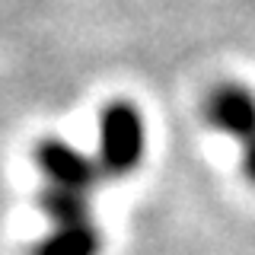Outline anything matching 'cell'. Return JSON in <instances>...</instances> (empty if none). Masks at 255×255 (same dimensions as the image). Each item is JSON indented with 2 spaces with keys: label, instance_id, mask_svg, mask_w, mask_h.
Returning a JSON list of instances; mask_svg holds the SVG:
<instances>
[{
  "label": "cell",
  "instance_id": "obj_2",
  "mask_svg": "<svg viewBox=\"0 0 255 255\" xmlns=\"http://www.w3.org/2000/svg\"><path fill=\"white\" fill-rule=\"evenodd\" d=\"M143 156V118L131 102H112L99 118V166L109 179L137 169Z\"/></svg>",
  "mask_w": 255,
  "mask_h": 255
},
{
  "label": "cell",
  "instance_id": "obj_1",
  "mask_svg": "<svg viewBox=\"0 0 255 255\" xmlns=\"http://www.w3.org/2000/svg\"><path fill=\"white\" fill-rule=\"evenodd\" d=\"M38 169L45 179L42 207L54 223L51 233L96 230L90 214V191L99 185V179H109L99 159H90L64 140H45L38 147Z\"/></svg>",
  "mask_w": 255,
  "mask_h": 255
},
{
  "label": "cell",
  "instance_id": "obj_3",
  "mask_svg": "<svg viewBox=\"0 0 255 255\" xmlns=\"http://www.w3.org/2000/svg\"><path fill=\"white\" fill-rule=\"evenodd\" d=\"M204 115L214 131L239 140L246 175L255 185V96L239 83H220L207 96Z\"/></svg>",
  "mask_w": 255,
  "mask_h": 255
}]
</instances>
